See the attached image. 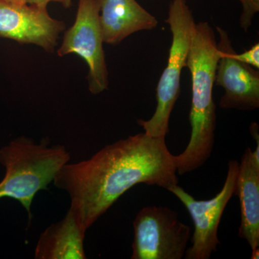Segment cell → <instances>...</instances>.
<instances>
[{
    "label": "cell",
    "instance_id": "obj_1",
    "mask_svg": "<svg viewBox=\"0 0 259 259\" xmlns=\"http://www.w3.org/2000/svg\"><path fill=\"white\" fill-rule=\"evenodd\" d=\"M174 155L165 138L146 133L107 145L88 159L65 164L54 180L64 190L85 232L139 184L168 190L178 185Z\"/></svg>",
    "mask_w": 259,
    "mask_h": 259
},
{
    "label": "cell",
    "instance_id": "obj_2",
    "mask_svg": "<svg viewBox=\"0 0 259 259\" xmlns=\"http://www.w3.org/2000/svg\"><path fill=\"white\" fill-rule=\"evenodd\" d=\"M219 58L212 27L207 22L196 23L186 66L190 69L192 78V131L185 151L177 156L174 155L177 175L197 169L212 154L217 120L212 94Z\"/></svg>",
    "mask_w": 259,
    "mask_h": 259
},
{
    "label": "cell",
    "instance_id": "obj_3",
    "mask_svg": "<svg viewBox=\"0 0 259 259\" xmlns=\"http://www.w3.org/2000/svg\"><path fill=\"white\" fill-rule=\"evenodd\" d=\"M71 159L62 145L51 146L49 138L37 143L23 136L0 149V163L5 168L0 182V199H15L21 204L31 221V206L35 194L48 190L59 170Z\"/></svg>",
    "mask_w": 259,
    "mask_h": 259
},
{
    "label": "cell",
    "instance_id": "obj_4",
    "mask_svg": "<svg viewBox=\"0 0 259 259\" xmlns=\"http://www.w3.org/2000/svg\"><path fill=\"white\" fill-rule=\"evenodd\" d=\"M166 23L171 30L172 40L166 66L156 88L157 105L149 120H138L148 136L165 139L171 112L180 96L182 70L187 66L195 28L193 14L186 0H172Z\"/></svg>",
    "mask_w": 259,
    "mask_h": 259
},
{
    "label": "cell",
    "instance_id": "obj_5",
    "mask_svg": "<svg viewBox=\"0 0 259 259\" xmlns=\"http://www.w3.org/2000/svg\"><path fill=\"white\" fill-rule=\"evenodd\" d=\"M134 229L131 259L185 258L191 228L181 222L176 211L146 206L136 214Z\"/></svg>",
    "mask_w": 259,
    "mask_h": 259
},
{
    "label": "cell",
    "instance_id": "obj_6",
    "mask_svg": "<svg viewBox=\"0 0 259 259\" xmlns=\"http://www.w3.org/2000/svg\"><path fill=\"white\" fill-rule=\"evenodd\" d=\"M238 166L236 160L229 161L222 190L208 200H197L178 185L168 190L184 204L194 223L192 245L187 248L185 258L209 259L217 251L218 227L227 204L235 194Z\"/></svg>",
    "mask_w": 259,
    "mask_h": 259
},
{
    "label": "cell",
    "instance_id": "obj_7",
    "mask_svg": "<svg viewBox=\"0 0 259 259\" xmlns=\"http://www.w3.org/2000/svg\"><path fill=\"white\" fill-rule=\"evenodd\" d=\"M100 0H79L76 20L65 32L58 55L74 54L89 67V90L98 95L108 88L103 36L100 22Z\"/></svg>",
    "mask_w": 259,
    "mask_h": 259
},
{
    "label": "cell",
    "instance_id": "obj_8",
    "mask_svg": "<svg viewBox=\"0 0 259 259\" xmlns=\"http://www.w3.org/2000/svg\"><path fill=\"white\" fill-rule=\"evenodd\" d=\"M219 35V61L216 68L214 85L224 89L219 102L223 109L254 110L259 107V71L237 60L228 32L217 27Z\"/></svg>",
    "mask_w": 259,
    "mask_h": 259
},
{
    "label": "cell",
    "instance_id": "obj_9",
    "mask_svg": "<svg viewBox=\"0 0 259 259\" xmlns=\"http://www.w3.org/2000/svg\"><path fill=\"white\" fill-rule=\"evenodd\" d=\"M65 27L51 18L47 8L0 0V37L53 52Z\"/></svg>",
    "mask_w": 259,
    "mask_h": 259
},
{
    "label": "cell",
    "instance_id": "obj_10",
    "mask_svg": "<svg viewBox=\"0 0 259 259\" xmlns=\"http://www.w3.org/2000/svg\"><path fill=\"white\" fill-rule=\"evenodd\" d=\"M104 42L117 45L135 32L151 30L158 21L136 0H100Z\"/></svg>",
    "mask_w": 259,
    "mask_h": 259
},
{
    "label": "cell",
    "instance_id": "obj_11",
    "mask_svg": "<svg viewBox=\"0 0 259 259\" xmlns=\"http://www.w3.org/2000/svg\"><path fill=\"white\" fill-rule=\"evenodd\" d=\"M235 195L239 198L241 221L238 236L252 249L259 247V161L245 149L238 166Z\"/></svg>",
    "mask_w": 259,
    "mask_h": 259
},
{
    "label": "cell",
    "instance_id": "obj_12",
    "mask_svg": "<svg viewBox=\"0 0 259 259\" xmlns=\"http://www.w3.org/2000/svg\"><path fill=\"white\" fill-rule=\"evenodd\" d=\"M86 232L74 211L68 209L59 222L47 228L37 241L34 257L36 259H85L83 241Z\"/></svg>",
    "mask_w": 259,
    "mask_h": 259
},
{
    "label": "cell",
    "instance_id": "obj_13",
    "mask_svg": "<svg viewBox=\"0 0 259 259\" xmlns=\"http://www.w3.org/2000/svg\"><path fill=\"white\" fill-rule=\"evenodd\" d=\"M241 3L242 13L240 17V26L247 32L251 26L253 19L259 12V0H238Z\"/></svg>",
    "mask_w": 259,
    "mask_h": 259
},
{
    "label": "cell",
    "instance_id": "obj_14",
    "mask_svg": "<svg viewBox=\"0 0 259 259\" xmlns=\"http://www.w3.org/2000/svg\"><path fill=\"white\" fill-rule=\"evenodd\" d=\"M235 58L237 60L241 61L243 64L252 66L255 69H259V44H254L253 47L248 50L245 51L241 54L235 52Z\"/></svg>",
    "mask_w": 259,
    "mask_h": 259
},
{
    "label": "cell",
    "instance_id": "obj_15",
    "mask_svg": "<svg viewBox=\"0 0 259 259\" xmlns=\"http://www.w3.org/2000/svg\"><path fill=\"white\" fill-rule=\"evenodd\" d=\"M26 4L47 8L48 5L51 3H58L62 5L64 8H69L72 3V0H25Z\"/></svg>",
    "mask_w": 259,
    "mask_h": 259
},
{
    "label": "cell",
    "instance_id": "obj_16",
    "mask_svg": "<svg viewBox=\"0 0 259 259\" xmlns=\"http://www.w3.org/2000/svg\"><path fill=\"white\" fill-rule=\"evenodd\" d=\"M259 247L258 248L252 249L251 259H258L259 258Z\"/></svg>",
    "mask_w": 259,
    "mask_h": 259
},
{
    "label": "cell",
    "instance_id": "obj_17",
    "mask_svg": "<svg viewBox=\"0 0 259 259\" xmlns=\"http://www.w3.org/2000/svg\"><path fill=\"white\" fill-rule=\"evenodd\" d=\"M3 1L9 2V3H25V0H3ZM26 4V3H25Z\"/></svg>",
    "mask_w": 259,
    "mask_h": 259
}]
</instances>
